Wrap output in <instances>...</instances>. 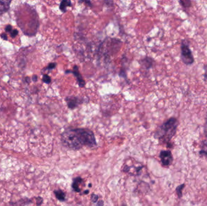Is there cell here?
Masks as SVG:
<instances>
[{"mask_svg":"<svg viewBox=\"0 0 207 206\" xmlns=\"http://www.w3.org/2000/svg\"><path fill=\"white\" fill-rule=\"evenodd\" d=\"M43 81L44 83H46V84H49L51 82V78L49 76L48 74H43Z\"/></svg>","mask_w":207,"mask_h":206,"instance_id":"9a60e30c","label":"cell"},{"mask_svg":"<svg viewBox=\"0 0 207 206\" xmlns=\"http://www.w3.org/2000/svg\"><path fill=\"white\" fill-rule=\"evenodd\" d=\"M18 35V30L16 29H13L12 31L10 33V35L12 38H14V37H15Z\"/></svg>","mask_w":207,"mask_h":206,"instance_id":"ac0fdd59","label":"cell"},{"mask_svg":"<svg viewBox=\"0 0 207 206\" xmlns=\"http://www.w3.org/2000/svg\"><path fill=\"white\" fill-rule=\"evenodd\" d=\"M36 199V206H40L43 201V198L39 196V197H37Z\"/></svg>","mask_w":207,"mask_h":206,"instance_id":"ffe728a7","label":"cell"},{"mask_svg":"<svg viewBox=\"0 0 207 206\" xmlns=\"http://www.w3.org/2000/svg\"><path fill=\"white\" fill-rule=\"evenodd\" d=\"M91 201L94 202H95L98 201V195H91Z\"/></svg>","mask_w":207,"mask_h":206,"instance_id":"7402d4cb","label":"cell"},{"mask_svg":"<svg viewBox=\"0 0 207 206\" xmlns=\"http://www.w3.org/2000/svg\"><path fill=\"white\" fill-rule=\"evenodd\" d=\"M56 198L60 201H64L65 200V193L61 190H56L54 191Z\"/></svg>","mask_w":207,"mask_h":206,"instance_id":"7c38bea8","label":"cell"},{"mask_svg":"<svg viewBox=\"0 0 207 206\" xmlns=\"http://www.w3.org/2000/svg\"><path fill=\"white\" fill-rule=\"evenodd\" d=\"M82 181H83V180L81 177H77L73 180V181L72 183V187L75 192H79L81 191V189L79 188V186H80L81 183H82Z\"/></svg>","mask_w":207,"mask_h":206,"instance_id":"30bf717a","label":"cell"},{"mask_svg":"<svg viewBox=\"0 0 207 206\" xmlns=\"http://www.w3.org/2000/svg\"><path fill=\"white\" fill-rule=\"evenodd\" d=\"M13 29H12V26L10 24L7 25L5 27V31L7 33H11Z\"/></svg>","mask_w":207,"mask_h":206,"instance_id":"d6986e66","label":"cell"},{"mask_svg":"<svg viewBox=\"0 0 207 206\" xmlns=\"http://www.w3.org/2000/svg\"><path fill=\"white\" fill-rule=\"evenodd\" d=\"M32 80H33L34 82H37V80H38V76H36V75H33V76H32Z\"/></svg>","mask_w":207,"mask_h":206,"instance_id":"484cf974","label":"cell"},{"mask_svg":"<svg viewBox=\"0 0 207 206\" xmlns=\"http://www.w3.org/2000/svg\"><path fill=\"white\" fill-rule=\"evenodd\" d=\"M65 100L67 103L68 108L70 109H74L80 105L84 104L85 102V98L79 96H70L65 97Z\"/></svg>","mask_w":207,"mask_h":206,"instance_id":"5b68a950","label":"cell"},{"mask_svg":"<svg viewBox=\"0 0 207 206\" xmlns=\"http://www.w3.org/2000/svg\"><path fill=\"white\" fill-rule=\"evenodd\" d=\"M65 74H69V73H72L74 75V76L76 77L78 85L80 88H83L85 87L86 85V82L84 80V79L82 78V75L81 74L79 71V68L77 65H74L73 70H66L65 71Z\"/></svg>","mask_w":207,"mask_h":206,"instance_id":"8992f818","label":"cell"},{"mask_svg":"<svg viewBox=\"0 0 207 206\" xmlns=\"http://www.w3.org/2000/svg\"><path fill=\"white\" fill-rule=\"evenodd\" d=\"M11 1H0V14L7 12L9 8Z\"/></svg>","mask_w":207,"mask_h":206,"instance_id":"9c48e42d","label":"cell"},{"mask_svg":"<svg viewBox=\"0 0 207 206\" xmlns=\"http://www.w3.org/2000/svg\"><path fill=\"white\" fill-rule=\"evenodd\" d=\"M56 67V62H51L48 65V66L45 68V70H52L55 69Z\"/></svg>","mask_w":207,"mask_h":206,"instance_id":"2e32d148","label":"cell"},{"mask_svg":"<svg viewBox=\"0 0 207 206\" xmlns=\"http://www.w3.org/2000/svg\"><path fill=\"white\" fill-rule=\"evenodd\" d=\"M179 3L184 8H189L191 6V1L190 0H180Z\"/></svg>","mask_w":207,"mask_h":206,"instance_id":"4fadbf2b","label":"cell"},{"mask_svg":"<svg viewBox=\"0 0 207 206\" xmlns=\"http://www.w3.org/2000/svg\"><path fill=\"white\" fill-rule=\"evenodd\" d=\"M61 142L69 149L78 150L82 146H96V138L93 131L87 128H68L61 134Z\"/></svg>","mask_w":207,"mask_h":206,"instance_id":"6da1fadb","label":"cell"},{"mask_svg":"<svg viewBox=\"0 0 207 206\" xmlns=\"http://www.w3.org/2000/svg\"><path fill=\"white\" fill-rule=\"evenodd\" d=\"M203 133H204L205 135L207 138V113H206V118H205V124L203 126Z\"/></svg>","mask_w":207,"mask_h":206,"instance_id":"e0dca14e","label":"cell"},{"mask_svg":"<svg viewBox=\"0 0 207 206\" xmlns=\"http://www.w3.org/2000/svg\"><path fill=\"white\" fill-rule=\"evenodd\" d=\"M200 154L202 155H203L207 158V152L204 151H200Z\"/></svg>","mask_w":207,"mask_h":206,"instance_id":"d4e9b609","label":"cell"},{"mask_svg":"<svg viewBox=\"0 0 207 206\" xmlns=\"http://www.w3.org/2000/svg\"><path fill=\"white\" fill-rule=\"evenodd\" d=\"M0 36H1V38L3 40H5V41H7L8 40V37H7V34L4 33H3L1 34V35H0Z\"/></svg>","mask_w":207,"mask_h":206,"instance_id":"603a6c76","label":"cell"},{"mask_svg":"<svg viewBox=\"0 0 207 206\" xmlns=\"http://www.w3.org/2000/svg\"><path fill=\"white\" fill-rule=\"evenodd\" d=\"M89 192V190H86V192H84V193L87 194Z\"/></svg>","mask_w":207,"mask_h":206,"instance_id":"f1b7e54d","label":"cell"},{"mask_svg":"<svg viewBox=\"0 0 207 206\" xmlns=\"http://www.w3.org/2000/svg\"><path fill=\"white\" fill-rule=\"evenodd\" d=\"M98 206H103L104 205V202L102 201H99V202L97 204Z\"/></svg>","mask_w":207,"mask_h":206,"instance_id":"4316f807","label":"cell"},{"mask_svg":"<svg viewBox=\"0 0 207 206\" xmlns=\"http://www.w3.org/2000/svg\"><path fill=\"white\" fill-rule=\"evenodd\" d=\"M179 125L175 117H171L160 126L156 131L155 137L160 142L168 144L175 135Z\"/></svg>","mask_w":207,"mask_h":206,"instance_id":"7a4b0ae2","label":"cell"},{"mask_svg":"<svg viewBox=\"0 0 207 206\" xmlns=\"http://www.w3.org/2000/svg\"><path fill=\"white\" fill-rule=\"evenodd\" d=\"M160 158H161L162 164L165 166H170L173 160L172 152L169 151H161V152L160 153Z\"/></svg>","mask_w":207,"mask_h":206,"instance_id":"52a82bcc","label":"cell"},{"mask_svg":"<svg viewBox=\"0 0 207 206\" xmlns=\"http://www.w3.org/2000/svg\"><path fill=\"white\" fill-rule=\"evenodd\" d=\"M70 6H72V2L70 1H69V0H63L60 4V9L62 12L65 13L67 12V7Z\"/></svg>","mask_w":207,"mask_h":206,"instance_id":"8fae6325","label":"cell"},{"mask_svg":"<svg viewBox=\"0 0 207 206\" xmlns=\"http://www.w3.org/2000/svg\"><path fill=\"white\" fill-rule=\"evenodd\" d=\"M79 3H87L88 6H89L90 7L92 6V4H91V1H79Z\"/></svg>","mask_w":207,"mask_h":206,"instance_id":"cb8c5ba5","label":"cell"},{"mask_svg":"<svg viewBox=\"0 0 207 206\" xmlns=\"http://www.w3.org/2000/svg\"><path fill=\"white\" fill-rule=\"evenodd\" d=\"M203 77L205 81L207 82V63L206 64L205 66L204 67V74H203Z\"/></svg>","mask_w":207,"mask_h":206,"instance_id":"44dd1931","label":"cell"},{"mask_svg":"<svg viewBox=\"0 0 207 206\" xmlns=\"http://www.w3.org/2000/svg\"><path fill=\"white\" fill-rule=\"evenodd\" d=\"M155 63V60L151 57H145L139 61V64L143 68L149 70L151 68Z\"/></svg>","mask_w":207,"mask_h":206,"instance_id":"ba28073f","label":"cell"},{"mask_svg":"<svg viewBox=\"0 0 207 206\" xmlns=\"http://www.w3.org/2000/svg\"><path fill=\"white\" fill-rule=\"evenodd\" d=\"M184 187H185V184H182L180 186H179L176 188V193L178 195L179 198H181L182 196V190L184 188Z\"/></svg>","mask_w":207,"mask_h":206,"instance_id":"5bb4252c","label":"cell"},{"mask_svg":"<svg viewBox=\"0 0 207 206\" xmlns=\"http://www.w3.org/2000/svg\"><path fill=\"white\" fill-rule=\"evenodd\" d=\"M181 58L182 62L186 65H192L194 62V56L190 49L189 44L185 40L182 41Z\"/></svg>","mask_w":207,"mask_h":206,"instance_id":"277c9868","label":"cell"},{"mask_svg":"<svg viewBox=\"0 0 207 206\" xmlns=\"http://www.w3.org/2000/svg\"><path fill=\"white\" fill-rule=\"evenodd\" d=\"M26 82L27 83H30V78L29 77H26Z\"/></svg>","mask_w":207,"mask_h":206,"instance_id":"83f0119b","label":"cell"},{"mask_svg":"<svg viewBox=\"0 0 207 206\" xmlns=\"http://www.w3.org/2000/svg\"><path fill=\"white\" fill-rule=\"evenodd\" d=\"M122 45V42L112 37H107L99 45L98 54L100 57L109 59L110 56L117 53Z\"/></svg>","mask_w":207,"mask_h":206,"instance_id":"3957f363","label":"cell"}]
</instances>
